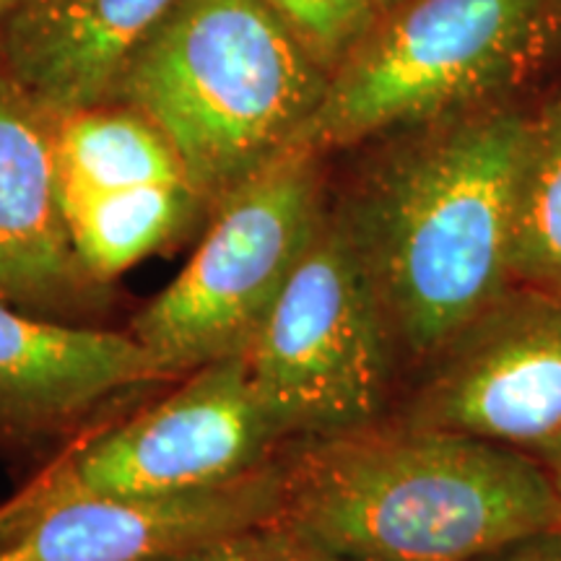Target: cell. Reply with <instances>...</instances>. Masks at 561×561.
Instances as JSON below:
<instances>
[{"mask_svg":"<svg viewBox=\"0 0 561 561\" xmlns=\"http://www.w3.org/2000/svg\"><path fill=\"white\" fill-rule=\"evenodd\" d=\"M178 0H21L0 19V66L50 115L112 102Z\"/></svg>","mask_w":561,"mask_h":561,"instance_id":"cell-12","label":"cell"},{"mask_svg":"<svg viewBox=\"0 0 561 561\" xmlns=\"http://www.w3.org/2000/svg\"><path fill=\"white\" fill-rule=\"evenodd\" d=\"M411 424L494 442L561 483V294L512 286L437 359Z\"/></svg>","mask_w":561,"mask_h":561,"instance_id":"cell-8","label":"cell"},{"mask_svg":"<svg viewBox=\"0 0 561 561\" xmlns=\"http://www.w3.org/2000/svg\"><path fill=\"white\" fill-rule=\"evenodd\" d=\"M153 561H346L320 549L278 523L252 525V528L208 538Z\"/></svg>","mask_w":561,"mask_h":561,"instance_id":"cell-17","label":"cell"},{"mask_svg":"<svg viewBox=\"0 0 561 561\" xmlns=\"http://www.w3.org/2000/svg\"><path fill=\"white\" fill-rule=\"evenodd\" d=\"M21 3V0H0V19L5 16V13H11L16 5Z\"/></svg>","mask_w":561,"mask_h":561,"instance_id":"cell-19","label":"cell"},{"mask_svg":"<svg viewBox=\"0 0 561 561\" xmlns=\"http://www.w3.org/2000/svg\"><path fill=\"white\" fill-rule=\"evenodd\" d=\"M392 346L380 294L339 210L325 216L242 359L278 439L318 442L375 424Z\"/></svg>","mask_w":561,"mask_h":561,"instance_id":"cell-5","label":"cell"},{"mask_svg":"<svg viewBox=\"0 0 561 561\" xmlns=\"http://www.w3.org/2000/svg\"><path fill=\"white\" fill-rule=\"evenodd\" d=\"M55 115L0 66V299L68 310L96 291L70 240L55 170Z\"/></svg>","mask_w":561,"mask_h":561,"instance_id":"cell-10","label":"cell"},{"mask_svg":"<svg viewBox=\"0 0 561 561\" xmlns=\"http://www.w3.org/2000/svg\"><path fill=\"white\" fill-rule=\"evenodd\" d=\"M328 81L265 0H178L112 102L170 140L193 191L216 206L291 149Z\"/></svg>","mask_w":561,"mask_h":561,"instance_id":"cell-3","label":"cell"},{"mask_svg":"<svg viewBox=\"0 0 561 561\" xmlns=\"http://www.w3.org/2000/svg\"><path fill=\"white\" fill-rule=\"evenodd\" d=\"M161 380L170 375L133 333L39 320L0 299V439L55 434Z\"/></svg>","mask_w":561,"mask_h":561,"instance_id":"cell-11","label":"cell"},{"mask_svg":"<svg viewBox=\"0 0 561 561\" xmlns=\"http://www.w3.org/2000/svg\"><path fill=\"white\" fill-rule=\"evenodd\" d=\"M398 3H403V0H388V3H385V13H388L390 9H396Z\"/></svg>","mask_w":561,"mask_h":561,"instance_id":"cell-20","label":"cell"},{"mask_svg":"<svg viewBox=\"0 0 561 561\" xmlns=\"http://www.w3.org/2000/svg\"><path fill=\"white\" fill-rule=\"evenodd\" d=\"M278 442L242 356L208 364L164 401L68 450L0 504V543L66 504L219 486L268 462Z\"/></svg>","mask_w":561,"mask_h":561,"instance_id":"cell-7","label":"cell"},{"mask_svg":"<svg viewBox=\"0 0 561 561\" xmlns=\"http://www.w3.org/2000/svg\"><path fill=\"white\" fill-rule=\"evenodd\" d=\"M559 491H561V483H559Z\"/></svg>","mask_w":561,"mask_h":561,"instance_id":"cell-21","label":"cell"},{"mask_svg":"<svg viewBox=\"0 0 561 561\" xmlns=\"http://www.w3.org/2000/svg\"><path fill=\"white\" fill-rule=\"evenodd\" d=\"M53 140L60 198L144 185H191L170 140L121 102L55 117Z\"/></svg>","mask_w":561,"mask_h":561,"instance_id":"cell-13","label":"cell"},{"mask_svg":"<svg viewBox=\"0 0 561 561\" xmlns=\"http://www.w3.org/2000/svg\"><path fill=\"white\" fill-rule=\"evenodd\" d=\"M286 462L159 500L79 502L34 517L0 543V561H153L278 515Z\"/></svg>","mask_w":561,"mask_h":561,"instance_id":"cell-9","label":"cell"},{"mask_svg":"<svg viewBox=\"0 0 561 561\" xmlns=\"http://www.w3.org/2000/svg\"><path fill=\"white\" fill-rule=\"evenodd\" d=\"M473 561H561V528L517 538Z\"/></svg>","mask_w":561,"mask_h":561,"instance_id":"cell-18","label":"cell"},{"mask_svg":"<svg viewBox=\"0 0 561 561\" xmlns=\"http://www.w3.org/2000/svg\"><path fill=\"white\" fill-rule=\"evenodd\" d=\"M70 240L100 284L164 248L203 206L187 182L60 198Z\"/></svg>","mask_w":561,"mask_h":561,"instance_id":"cell-14","label":"cell"},{"mask_svg":"<svg viewBox=\"0 0 561 561\" xmlns=\"http://www.w3.org/2000/svg\"><path fill=\"white\" fill-rule=\"evenodd\" d=\"M561 39V0H403L333 68L291 149L325 157L496 104Z\"/></svg>","mask_w":561,"mask_h":561,"instance_id":"cell-4","label":"cell"},{"mask_svg":"<svg viewBox=\"0 0 561 561\" xmlns=\"http://www.w3.org/2000/svg\"><path fill=\"white\" fill-rule=\"evenodd\" d=\"M301 45L333 73L385 13L388 0H265Z\"/></svg>","mask_w":561,"mask_h":561,"instance_id":"cell-16","label":"cell"},{"mask_svg":"<svg viewBox=\"0 0 561 561\" xmlns=\"http://www.w3.org/2000/svg\"><path fill=\"white\" fill-rule=\"evenodd\" d=\"M276 520L346 561H473L561 528V491L494 442L369 424L310 442L286 466Z\"/></svg>","mask_w":561,"mask_h":561,"instance_id":"cell-2","label":"cell"},{"mask_svg":"<svg viewBox=\"0 0 561 561\" xmlns=\"http://www.w3.org/2000/svg\"><path fill=\"white\" fill-rule=\"evenodd\" d=\"M512 284L561 294V94L528 115L512 231Z\"/></svg>","mask_w":561,"mask_h":561,"instance_id":"cell-15","label":"cell"},{"mask_svg":"<svg viewBox=\"0 0 561 561\" xmlns=\"http://www.w3.org/2000/svg\"><path fill=\"white\" fill-rule=\"evenodd\" d=\"M318 153L289 149L221 203L191 263L133 320L170 377L244 356L322 221Z\"/></svg>","mask_w":561,"mask_h":561,"instance_id":"cell-6","label":"cell"},{"mask_svg":"<svg viewBox=\"0 0 561 561\" xmlns=\"http://www.w3.org/2000/svg\"><path fill=\"white\" fill-rule=\"evenodd\" d=\"M528 112L486 104L421 125L341 210L392 343L437 362L512 286Z\"/></svg>","mask_w":561,"mask_h":561,"instance_id":"cell-1","label":"cell"}]
</instances>
